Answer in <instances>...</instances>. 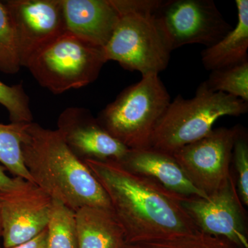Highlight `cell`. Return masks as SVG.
Masks as SVG:
<instances>
[{
    "label": "cell",
    "instance_id": "obj_1",
    "mask_svg": "<svg viewBox=\"0 0 248 248\" xmlns=\"http://www.w3.org/2000/svg\"><path fill=\"white\" fill-rule=\"evenodd\" d=\"M110 200L125 244L170 239L199 231L182 204L185 196L125 169L115 160H86Z\"/></svg>",
    "mask_w": 248,
    "mask_h": 248
},
{
    "label": "cell",
    "instance_id": "obj_2",
    "mask_svg": "<svg viewBox=\"0 0 248 248\" xmlns=\"http://www.w3.org/2000/svg\"><path fill=\"white\" fill-rule=\"evenodd\" d=\"M24 164L32 182L53 200L75 212L84 206L111 209L110 200L84 161L69 149L58 130L27 124L23 135Z\"/></svg>",
    "mask_w": 248,
    "mask_h": 248
},
{
    "label": "cell",
    "instance_id": "obj_3",
    "mask_svg": "<svg viewBox=\"0 0 248 248\" xmlns=\"http://www.w3.org/2000/svg\"><path fill=\"white\" fill-rule=\"evenodd\" d=\"M160 0H120L122 14L103 48L106 61H115L142 76L156 74L169 66L171 50L160 31L155 11Z\"/></svg>",
    "mask_w": 248,
    "mask_h": 248
},
{
    "label": "cell",
    "instance_id": "obj_4",
    "mask_svg": "<svg viewBox=\"0 0 248 248\" xmlns=\"http://www.w3.org/2000/svg\"><path fill=\"white\" fill-rule=\"evenodd\" d=\"M248 111V102L226 93L213 92L203 81L192 99L179 94L170 103L155 129L150 147L172 155L207 136L220 117H237Z\"/></svg>",
    "mask_w": 248,
    "mask_h": 248
},
{
    "label": "cell",
    "instance_id": "obj_5",
    "mask_svg": "<svg viewBox=\"0 0 248 248\" xmlns=\"http://www.w3.org/2000/svg\"><path fill=\"white\" fill-rule=\"evenodd\" d=\"M170 96L159 75L142 76L99 113L98 122L129 149L148 148Z\"/></svg>",
    "mask_w": 248,
    "mask_h": 248
},
{
    "label": "cell",
    "instance_id": "obj_6",
    "mask_svg": "<svg viewBox=\"0 0 248 248\" xmlns=\"http://www.w3.org/2000/svg\"><path fill=\"white\" fill-rule=\"evenodd\" d=\"M107 62L103 48L66 31L34 54L26 68L41 86L61 94L95 81Z\"/></svg>",
    "mask_w": 248,
    "mask_h": 248
},
{
    "label": "cell",
    "instance_id": "obj_7",
    "mask_svg": "<svg viewBox=\"0 0 248 248\" xmlns=\"http://www.w3.org/2000/svg\"><path fill=\"white\" fill-rule=\"evenodd\" d=\"M155 17L171 51L215 45L232 29L212 0H160Z\"/></svg>",
    "mask_w": 248,
    "mask_h": 248
},
{
    "label": "cell",
    "instance_id": "obj_8",
    "mask_svg": "<svg viewBox=\"0 0 248 248\" xmlns=\"http://www.w3.org/2000/svg\"><path fill=\"white\" fill-rule=\"evenodd\" d=\"M239 127L213 129L205 138L172 153L189 180L207 196L231 181L233 146Z\"/></svg>",
    "mask_w": 248,
    "mask_h": 248
},
{
    "label": "cell",
    "instance_id": "obj_9",
    "mask_svg": "<svg viewBox=\"0 0 248 248\" xmlns=\"http://www.w3.org/2000/svg\"><path fill=\"white\" fill-rule=\"evenodd\" d=\"M53 200L40 187L16 177L11 188L0 191L3 248L24 244L46 229Z\"/></svg>",
    "mask_w": 248,
    "mask_h": 248
},
{
    "label": "cell",
    "instance_id": "obj_10",
    "mask_svg": "<svg viewBox=\"0 0 248 248\" xmlns=\"http://www.w3.org/2000/svg\"><path fill=\"white\" fill-rule=\"evenodd\" d=\"M4 4L14 21L22 67L67 31L62 0H9Z\"/></svg>",
    "mask_w": 248,
    "mask_h": 248
},
{
    "label": "cell",
    "instance_id": "obj_11",
    "mask_svg": "<svg viewBox=\"0 0 248 248\" xmlns=\"http://www.w3.org/2000/svg\"><path fill=\"white\" fill-rule=\"evenodd\" d=\"M183 207L199 231L225 238L241 248H248L244 210L232 177L225 187L208 199L184 197Z\"/></svg>",
    "mask_w": 248,
    "mask_h": 248
},
{
    "label": "cell",
    "instance_id": "obj_12",
    "mask_svg": "<svg viewBox=\"0 0 248 248\" xmlns=\"http://www.w3.org/2000/svg\"><path fill=\"white\" fill-rule=\"evenodd\" d=\"M57 130L69 149L84 162L89 159L120 161L129 151L84 108L65 109L59 116Z\"/></svg>",
    "mask_w": 248,
    "mask_h": 248
},
{
    "label": "cell",
    "instance_id": "obj_13",
    "mask_svg": "<svg viewBox=\"0 0 248 248\" xmlns=\"http://www.w3.org/2000/svg\"><path fill=\"white\" fill-rule=\"evenodd\" d=\"M62 1L67 31L104 48L120 18V0Z\"/></svg>",
    "mask_w": 248,
    "mask_h": 248
},
{
    "label": "cell",
    "instance_id": "obj_14",
    "mask_svg": "<svg viewBox=\"0 0 248 248\" xmlns=\"http://www.w3.org/2000/svg\"><path fill=\"white\" fill-rule=\"evenodd\" d=\"M118 162L130 172L150 178L179 195L208 198L191 183L172 155L166 152L153 147L129 149Z\"/></svg>",
    "mask_w": 248,
    "mask_h": 248
},
{
    "label": "cell",
    "instance_id": "obj_15",
    "mask_svg": "<svg viewBox=\"0 0 248 248\" xmlns=\"http://www.w3.org/2000/svg\"><path fill=\"white\" fill-rule=\"evenodd\" d=\"M79 248H123L125 234L111 209L84 206L76 211Z\"/></svg>",
    "mask_w": 248,
    "mask_h": 248
},
{
    "label": "cell",
    "instance_id": "obj_16",
    "mask_svg": "<svg viewBox=\"0 0 248 248\" xmlns=\"http://www.w3.org/2000/svg\"><path fill=\"white\" fill-rule=\"evenodd\" d=\"M238 21L234 29L202 52L205 69L216 71L248 61V1L236 0Z\"/></svg>",
    "mask_w": 248,
    "mask_h": 248
},
{
    "label": "cell",
    "instance_id": "obj_17",
    "mask_svg": "<svg viewBox=\"0 0 248 248\" xmlns=\"http://www.w3.org/2000/svg\"><path fill=\"white\" fill-rule=\"evenodd\" d=\"M46 248H79L76 212L53 200L46 228Z\"/></svg>",
    "mask_w": 248,
    "mask_h": 248
},
{
    "label": "cell",
    "instance_id": "obj_18",
    "mask_svg": "<svg viewBox=\"0 0 248 248\" xmlns=\"http://www.w3.org/2000/svg\"><path fill=\"white\" fill-rule=\"evenodd\" d=\"M27 125L0 124V163L15 177L33 182L23 161L22 141Z\"/></svg>",
    "mask_w": 248,
    "mask_h": 248
},
{
    "label": "cell",
    "instance_id": "obj_19",
    "mask_svg": "<svg viewBox=\"0 0 248 248\" xmlns=\"http://www.w3.org/2000/svg\"><path fill=\"white\" fill-rule=\"evenodd\" d=\"M205 82L213 92L226 93L248 102V61L211 71Z\"/></svg>",
    "mask_w": 248,
    "mask_h": 248
},
{
    "label": "cell",
    "instance_id": "obj_20",
    "mask_svg": "<svg viewBox=\"0 0 248 248\" xmlns=\"http://www.w3.org/2000/svg\"><path fill=\"white\" fill-rule=\"evenodd\" d=\"M123 248H241L225 238L197 231L170 239L125 244Z\"/></svg>",
    "mask_w": 248,
    "mask_h": 248
},
{
    "label": "cell",
    "instance_id": "obj_21",
    "mask_svg": "<svg viewBox=\"0 0 248 248\" xmlns=\"http://www.w3.org/2000/svg\"><path fill=\"white\" fill-rule=\"evenodd\" d=\"M21 67L14 21L6 5L0 2V71L14 75Z\"/></svg>",
    "mask_w": 248,
    "mask_h": 248
},
{
    "label": "cell",
    "instance_id": "obj_22",
    "mask_svg": "<svg viewBox=\"0 0 248 248\" xmlns=\"http://www.w3.org/2000/svg\"><path fill=\"white\" fill-rule=\"evenodd\" d=\"M0 104L9 112L11 123L32 122L30 99L22 84L9 86L0 81Z\"/></svg>",
    "mask_w": 248,
    "mask_h": 248
},
{
    "label": "cell",
    "instance_id": "obj_23",
    "mask_svg": "<svg viewBox=\"0 0 248 248\" xmlns=\"http://www.w3.org/2000/svg\"><path fill=\"white\" fill-rule=\"evenodd\" d=\"M232 159L237 172L238 195L243 203L248 205V142L247 135L240 128L236 135Z\"/></svg>",
    "mask_w": 248,
    "mask_h": 248
},
{
    "label": "cell",
    "instance_id": "obj_24",
    "mask_svg": "<svg viewBox=\"0 0 248 248\" xmlns=\"http://www.w3.org/2000/svg\"><path fill=\"white\" fill-rule=\"evenodd\" d=\"M46 238L47 231L46 229L34 239L24 243V244L17 245V246L9 248H46Z\"/></svg>",
    "mask_w": 248,
    "mask_h": 248
},
{
    "label": "cell",
    "instance_id": "obj_25",
    "mask_svg": "<svg viewBox=\"0 0 248 248\" xmlns=\"http://www.w3.org/2000/svg\"><path fill=\"white\" fill-rule=\"evenodd\" d=\"M4 166L0 165V191L9 190L15 185L16 177H10L5 172Z\"/></svg>",
    "mask_w": 248,
    "mask_h": 248
},
{
    "label": "cell",
    "instance_id": "obj_26",
    "mask_svg": "<svg viewBox=\"0 0 248 248\" xmlns=\"http://www.w3.org/2000/svg\"><path fill=\"white\" fill-rule=\"evenodd\" d=\"M1 239V215H0V239ZM0 248L1 246H0Z\"/></svg>",
    "mask_w": 248,
    "mask_h": 248
}]
</instances>
